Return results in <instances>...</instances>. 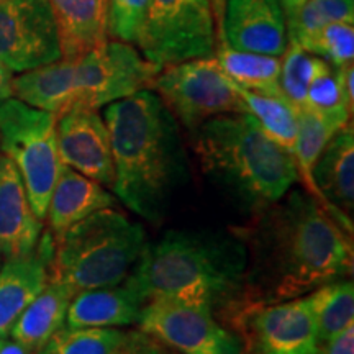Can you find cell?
Here are the masks:
<instances>
[{
	"label": "cell",
	"instance_id": "6da1fadb",
	"mask_svg": "<svg viewBox=\"0 0 354 354\" xmlns=\"http://www.w3.org/2000/svg\"><path fill=\"white\" fill-rule=\"evenodd\" d=\"M236 234L246 246L240 304L304 297L353 271V236L304 189H290Z\"/></svg>",
	"mask_w": 354,
	"mask_h": 354
},
{
	"label": "cell",
	"instance_id": "7a4b0ae2",
	"mask_svg": "<svg viewBox=\"0 0 354 354\" xmlns=\"http://www.w3.org/2000/svg\"><path fill=\"white\" fill-rule=\"evenodd\" d=\"M104 122L112 145L115 196L141 218L158 223L187 179L179 122L151 88L105 105Z\"/></svg>",
	"mask_w": 354,
	"mask_h": 354
},
{
	"label": "cell",
	"instance_id": "3957f363",
	"mask_svg": "<svg viewBox=\"0 0 354 354\" xmlns=\"http://www.w3.org/2000/svg\"><path fill=\"white\" fill-rule=\"evenodd\" d=\"M246 246L238 234L167 232L146 243L127 279L145 302H172L209 308L218 320L245 294Z\"/></svg>",
	"mask_w": 354,
	"mask_h": 354
},
{
	"label": "cell",
	"instance_id": "277c9868",
	"mask_svg": "<svg viewBox=\"0 0 354 354\" xmlns=\"http://www.w3.org/2000/svg\"><path fill=\"white\" fill-rule=\"evenodd\" d=\"M192 136L207 177L254 215L281 201L300 180L292 153L274 143L251 115H218L203 122Z\"/></svg>",
	"mask_w": 354,
	"mask_h": 354
},
{
	"label": "cell",
	"instance_id": "5b68a950",
	"mask_svg": "<svg viewBox=\"0 0 354 354\" xmlns=\"http://www.w3.org/2000/svg\"><path fill=\"white\" fill-rule=\"evenodd\" d=\"M146 243L138 223L118 212L99 210L55 240L50 279L74 294L117 286L138 263Z\"/></svg>",
	"mask_w": 354,
	"mask_h": 354
},
{
	"label": "cell",
	"instance_id": "8992f818",
	"mask_svg": "<svg viewBox=\"0 0 354 354\" xmlns=\"http://www.w3.org/2000/svg\"><path fill=\"white\" fill-rule=\"evenodd\" d=\"M0 153L19 169L35 215L46 220L51 192L63 169L56 115L10 97L0 100Z\"/></svg>",
	"mask_w": 354,
	"mask_h": 354
},
{
	"label": "cell",
	"instance_id": "52a82bcc",
	"mask_svg": "<svg viewBox=\"0 0 354 354\" xmlns=\"http://www.w3.org/2000/svg\"><path fill=\"white\" fill-rule=\"evenodd\" d=\"M216 3L220 0H148L136 50L159 69L215 56L221 39Z\"/></svg>",
	"mask_w": 354,
	"mask_h": 354
},
{
	"label": "cell",
	"instance_id": "ba28073f",
	"mask_svg": "<svg viewBox=\"0 0 354 354\" xmlns=\"http://www.w3.org/2000/svg\"><path fill=\"white\" fill-rule=\"evenodd\" d=\"M151 91L189 133L218 115L245 113L234 84L225 76L215 56L166 66L154 77Z\"/></svg>",
	"mask_w": 354,
	"mask_h": 354
},
{
	"label": "cell",
	"instance_id": "9c48e42d",
	"mask_svg": "<svg viewBox=\"0 0 354 354\" xmlns=\"http://www.w3.org/2000/svg\"><path fill=\"white\" fill-rule=\"evenodd\" d=\"M220 322L240 338L243 354H317L318 331L307 297L238 304Z\"/></svg>",
	"mask_w": 354,
	"mask_h": 354
},
{
	"label": "cell",
	"instance_id": "30bf717a",
	"mask_svg": "<svg viewBox=\"0 0 354 354\" xmlns=\"http://www.w3.org/2000/svg\"><path fill=\"white\" fill-rule=\"evenodd\" d=\"M159 71L145 59L135 44L107 39L76 59L74 107L99 110L151 88Z\"/></svg>",
	"mask_w": 354,
	"mask_h": 354
},
{
	"label": "cell",
	"instance_id": "8fae6325",
	"mask_svg": "<svg viewBox=\"0 0 354 354\" xmlns=\"http://www.w3.org/2000/svg\"><path fill=\"white\" fill-rule=\"evenodd\" d=\"M138 325L179 354H243L240 338L209 308L149 300L141 310Z\"/></svg>",
	"mask_w": 354,
	"mask_h": 354
},
{
	"label": "cell",
	"instance_id": "7c38bea8",
	"mask_svg": "<svg viewBox=\"0 0 354 354\" xmlns=\"http://www.w3.org/2000/svg\"><path fill=\"white\" fill-rule=\"evenodd\" d=\"M61 59L48 0H0V63L15 73Z\"/></svg>",
	"mask_w": 354,
	"mask_h": 354
},
{
	"label": "cell",
	"instance_id": "4fadbf2b",
	"mask_svg": "<svg viewBox=\"0 0 354 354\" xmlns=\"http://www.w3.org/2000/svg\"><path fill=\"white\" fill-rule=\"evenodd\" d=\"M57 149L71 169L112 187L115 167L110 135L97 110L74 107L56 117Z\"/></svg>",
	"mask_w": 354,
	"mask_h": 354
},
{
	"label": "cell",
	"instance_id": "5bb4252c",
	"mask_svg": "<svg viewBox=\"0 0 354 354\" xmlns=\"http://www.w3.org/2000/svg\"><path fill=\"white\" fill-rule=\"evenodd\" d=\"M221 41L230 48L264 56H282L287 46L281 0H225Z\"/></svg>",
	"mask_w": 354,
	"mask_h": 354
},
{
	"label": "cell",
	"instance_id": "9a60e30c",
	"mask_svg": "<svg viewBox=\"0 0 354 354\" xmlns=\"http://www.w3.org/2000/svg\"><path fill=\"white\" fill-rule=\"evenodd\" d=\"M53 254L55 238L48 230L32 253L7 258L0 266V338L10 336L20 313L48 284Z\"/></svg>",
	"mask_w": 354,
	"mask_h": 354
},
{
	"label": "cell",
	"instance_id": "2e32d148",
	"mask_svg": "<svg viewBox=\"0 0 354 354\" xmlns=\"http://www.w3.org/2000/svg\"><path fill=\"white\" fill-rule=\"evenodd\" d=\"M318 201L353 236L354 133L349 123L325 146L312 171Z\"/></svg>",
	"mask_w": 354,
	"mask_h": 354
},
{
	"label": "cell",
	"instance_id": "e0dca14e",
	"mask_svg": "<svg viewBox=\"0 0 354 354\" xmlns=\"http://www.w3.org/2000/svg\"><path fill=\"white\" fill-rule=\"evenodd\" d=\"M43 233L15 165L0 154V254L15 258L32 253Z\"/></svg>",
	"mask_w": 354,
	"mask_h": 354
},
{
	"label": "cell",
	"instance_id": "ac0fdd59",
	"mask_svg": "<svg viewBox=\"0 0 354 354\" xmlns=\"http://www.w3.org/2000/svg\"><path fill=\"white\" fill-rule=\"evenodd\" d=\"M146 305L143 295L125 277L120 284L74 294L66 326L68 328H120L136 325Z\"/></svg>",
	"mask_w": 354,
	"mask_h": 354
},
{
	"label": "cell",
	"instance_id": "d6986e66",
	"mask_svg": "<svg viewBox=\"0 0 354 354\" xmlns=\"http://www.w3.org/2000/svg\"><path fill=\"white\" fill-rule=\"evenodd\" d=\"M115 197L102 184L81 172L63 166L51 192L46 218L53 238L57 240L71 227L95 212L110 209Z\"/></svg>",
	"mask_w": 354,
	"mask_h": 354
},
{
	"label": "cell",
	"instance_id": "ffe728a7",
	"mask_svg": "<svg viewBox=\"0 0 354 354\" xmlns=\"http://www.w3.org/2000/svg\"><path fill=\"white\" fill-rule=\"evenodd\" d=\"M59 35L61 57L79 59L109 37V0H48Z\"/></svg>",
	"mask_w": 354,
	"mask_h": 354
},
{
	"label": "cell",
	"instance_id": "44dd1931",
	"mask_svg": "<svg viewBox=\"0 0 354 354\" xmlns=\"http://www.w3.org/2000/svg\"><path fill=\"white\" fill-rule=\"evenodd\" d=\"M15 99L56 117L74 107L76 99V59H61L13 76Z\"/></svg>",
	"mask_w": 354,
	"mask_h": 354
},
{
	"label": "cell",
	"instance_id": "7402d4cb",
	"mask_svg": "<svg viewBox=\"0 0 354 354\" xmlns=\"http://www.w3.org/2000/svg\"><path fill=\"white\" fill-rule=\"evenodd\" d=\"M74 292L63 282L50 279L44 289L13 323L10 336L30 354L43 351L48 342L66 323Z\"/></svg>",
	"mask_w": 354,
	"mask_h": 354
},
{
	"label": "cell",
	"instance_id": "603a6c76",
	"mask_svg": "<svg viewBox=\"0 0 354 354\" xmlns=\"http://www.w3.org/2000/svg\"><path fill=\"white\" fill-rule=\"evenodd\" d=\"M215 57L225 76L238 87L266 95H282L279 87V57L233 50L221 39Z\"/></svg>",
	"mask_w": 354,
	"mask_h": 354
},
{
	"label": "cell",
	"instance_id": "cb8c5ba5",
	"mask_svg": "<svg viewBox=\"0 0 354 354\" xmlns=\"http://www.w3.org/2000/svg\"><path fill=\"white\" fill-rule=\"evenodd\" d=\"M245 113L251 115L261 130L274 143L292 153L299 130V109L294 107L284 95H266L238 87Z\"/></svg>",
	"mask_w": 354,
	"mask_h": 354
},
{
	"label": "cell",
	"instance_id": "d4e9b609",
	"mask_svg": "<svg viewBox=\"0 0 354 354\" xmlns=\"http://www.w3.org/2000/svg\"><path fill=\"white\" fill-rule=\"evenodd\" d=\"M317 323L318 342L354 325V284L348 279L323 284L305 295Z\"/></svg>",
	"mask_w": 354,
	"mask_h": 354
},
{
	"label": "cell",
	"instance_id": "484cf974",
	"mask_svg": "<svg viewBox=\"0 0 354 354\" xmlns=\"http://www.w3.org/2000/svg\"><path fill=\"white\" fill-rule=\"evenodd\" d=\"M339 131L338 127L325 120L320 115L312 112L310 109H299V130L297 138H295L292 156H294L295 166H297L300 179L305 183V187L313 197H317L315 185H313L312 171L315 166L317 159L328 141Z\"/></svg>",
	"mask_w": 354,
	"mask_h": 354
},
{
	"label": "cell",
	"instance_id": "4316f807",
	"mask_svg": "<svg viewBox=\"0 0 354 354\" xmlns=\"http://www.w3.org/2000/svg\"><path fill=\"white\" fill-rule=\"evenodd\" d=\"M333 21H354V0H308L286 13L287 39L305 48L320 30Z\"/></svg>",
	"mask_w": 354,
	"mask_h": 354
},
{
	"label": "cell",
	"instance_id": "83f0119b",
	"mask_svg": "<svg viewBox=\"0 0 354 354\" xmlns=\"http://www.w3.org/2000/svg\"><path fill=\"white\" fill-rule=\"evenodd\" d=\"M128 331L120 328H68L57 330L43 351L46 354H120Z\"/></svg>",
	"mask_w": 354,
	"mask_h": 354
},
{
	"label": "cell",
	"instance_id": "f1b7e54d",
	"mask_svg": "<svg viewBox=\"0 0 354 354\" xmlns=\"http://www.w3.org/2000/svg\"><path fill=\"white\" fill-rule=\"evenodd\" d=\"M304 107L331 122L339 130L351 123L353 109L344 97L339 68L325 63L310 82Z\"/></svg>",
	"mask_w": 354,
	"mask_h": 354
},
{
	"label": "cell",
	"instance_id": "f546056e",
	"mask_svg": "<svg viewBox=\"0 0 354 354\" xmlns=\"http://www.w3.org/2000/svg\"><path fill=\"white\" fill-rule=\"evenodd\" d=\"M325 63H328V61L305 51L300 44L292 41V39H287L286 51L282 53L281 59L279 87H281L282 95L294 107H304L310 82Z\"/></svg>",
	"mask_w": 354,
	"mask_h": 354
},
{
	"label": "cell",
	"instance_id": "4dcf8cb0",
	"mask_svg": "<svg viewBox=\"0 0 354 354\" xmlns=\"http://www.w3.org/2000/svg\"><path fill=\"white\" fill-rule=\"evenodd\" d=\"M305 51L320 56L335 68L353 64L354 26L353 21H333L310 39Z\"/></svg>",
	"mask_w": 354,
	"mask_h": 354
},
{
	"label": "cell",
	"instance_id": "1f68e13d",
	"mask_svg": "<svg viewBox=\"0 0 354 354\" xmlns=\"http://www.w3.org/2000/svg\"><path fill=\"white\" fill-rule=\"evenodd\" d=\"M148 0H109V37L135 44L143 26Z\"/></svg>",
	"mask_w": 354,
	"mask_h": 354
},
{
	"label": "cell",
	"instance_id": "d6a6232c",
	"mask_svg": "<svg viewBox=\"0 0 354 354\" xmlns=\"http://www.w3.org/2000/svg\"><path fill=\"white\" fill-rule=\"evenodd\" d=\"M120 354H176L171 348L162 344L154 336L143 330H130L125 346Z\"/></svg>",
	"mask_w": 354,
	"mask_h": 354
},
{
	"label": "cell",
	"instance_id": "836d02e7",
	"mask_svg": "<svg viewBox=\"0 0 354 354\" xmlns=\"http://www.w3.org/2000/svg\"><path fill=\"white\" fill-rule=\"evenodd\" d=\"M317 354H354V325L322 342Z\"/></svg>",
	"mask_w": 354,
	"mask_h": 354
},
{
	"label": "cell",
	"instance_id": "e575fe53",
	"mask_svg": "<svg viewBox=\"0 0 354 354\" xmlns=\"http://www.w3.org/2000/svg\"><path fill=\"white\" fill-rule=\"evenodd\" d=\"M12 81H13V73L7 68L6 64L0 63V100H7L10 99V97H13Z\"/></svg>",
	"mask_w": 354,
	"mask_h": 354
},
{
	"label": "cell",
	"instance_id": "d590c367",
	"mask_svg": "<svg viewBox=\"0 0 354 354\" xmlns=\"http://www.w3.org/2000/svg\"><path fill=\"white\" fill-rule=\"evenodd\" d=\"M0 354H30L26 349L15 342V339L8 338H0Z\"/></svg>",
	"mask_w": 354,
	"mask_h": 354
},
{
	"label": "cell",
	"instance_id": "8d00e7d4",
	"mask_svg": "<svg viewBox=\"0 0 354 354\" xmlns=\"http://www.w3.org/2000/svg\"><path fill=\"white\" fill-rule=\"evenodd\" d=\"M305 2H308V0H281V6L284 8V13H289Z\"/></svg>",
	"mask_w": 354,
	"mask_h": 354
},
{
	"label": "cell",
	"instance_id": "74e56055",
	"mask_svg": "<svg viewBox=\"0 0 354 354\" xmlns=\"http://www.w3.org/2000/svg\"><path fill=\"white\" fill-rule=\"evenodd\" d=\"M37 354H46L44 351H39V353H37Z\"/></svg>",
	"mask_w": 354,
	"mask_h": 354
},
{
	"label": "cell",
	"instance_id": "f35d334b",
	"mask_svg": "<svg viewBox=\"0 0 354 354\" xmlns=\"http://www.w3.org/2000/svg\"><path fill=\"white\" fill-rule=\"evenodd\" d=\"M0 154H2V153H0Z\"/></svg>",
	"mask_w": 354,
	"mask_h": 354
}]
</instances>
